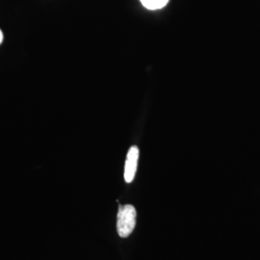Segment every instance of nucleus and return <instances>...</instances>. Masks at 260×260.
I'll return each instance as SVG.
<instances>
[{"mask_svg": "<svg viewBox=\"0 0 260 260\" xmlns=\"http://www.w3.org/2000/svg\"><path fill=\"white\" fill-rule=\"evenodd\" d=\"M138 159H139V149L136 146L130 148L124 166V179L127 183H130L134 180V177L137 172L138 166Z\"/></svg>", "mask_w": 260, "mask_h": 260, "instance_id": "obj_2", "label": "nucleus"}, {"mask_svg": "<svg viewBox=\"0 0 260 260\" xmlns=\"http://www.w3.org/2000/svg\"><path fill=\"white\" fill-rule=\"evenodd\" d=\"M170 0H140L142 5L146 9L150 11H156V10L163 9Z\"/></svg>", "mask_w": 260, "mask_h": 260, "instance_id": "obj_3", "label": "nucleus"}, {"mask_svg": "<svg viewBox=\"0 0 260 260\" xmlns=\"http://www.w3.org/2000/svg\"><path fill=\"white\" fill-rule=\"evenodd\" d=\"M2 42H3V33L1 31V29H0V45H1Z\"/></svg>", "mask_w": 260, "mask_h": 260, "instance_id": "obj_4", "label": "nucleus"}, {"mask_svg": "<svg viewBox=\"0 0 260 260\" xmlns=\"http://www.w3.org/2000/svg\"><path fill=\"white\" fill-rule=\"evenodd\" d=\"M136 209L133 205H121L117 218V230L122 238L128 237L136 225Z\"/></svg>", "mask_w": 260, "mask_h": 260, "instance_id": "obj_1", "label": "nucleus"}]
</instances>
